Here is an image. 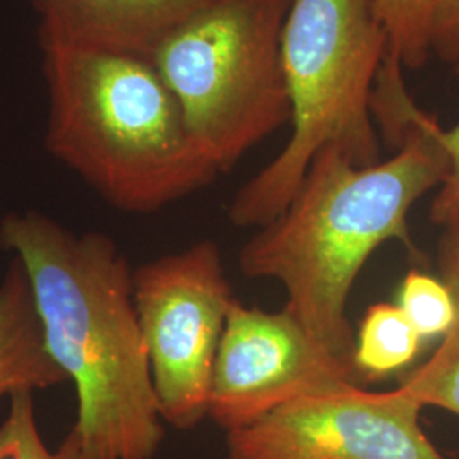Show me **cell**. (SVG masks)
I'll return each instance as SVG.
<instances>
[{
    "mask_svg": "<svg viewBox=\"0 0 459 459\" xmlns=\"http://www.w3.org/2000/svg\"><path fill=\"white\" fill-rule=\"evenodd\" d=\"M0 247L22 264L49 356L75 388L83 459L155 458L164 419L125 254L34 210L0 218Z\"/></svg>",
    "mask_w": 459,
    "mask_h": 459,
    "instance_id": "1",
    "label": "cell"
},
{
    "mask_svg": "<svg viewBox=\"0 0 459 459\" xmlns=\"http://www.w3.org/2000/svg\"><path fill=\"white\" fill-rule=\"evenodd\" d=\"M439 130L422 111L394 157L371 165L356 164L335 145L322 148L288 208L240 252L244 276L278 281L284 308L352 371L349 296L377 247L400 242L415 252L409 214L420 197L441 187L449 167Z\"/></svg>",
    "mask_w": 459,
    "mask_h": 459,
    "instance_id": "2",
    "label": "cell"
},
{
    "mask_svg": "<svg viewBox=\"0 0 459 459\" xmlns=\"http://www.w3.org/2000/svg\"><path fill=\"white\" fill-rule=\"evenodd\" d=\"M45 147L108 204L153 213L220 176L152 60L41 19Z\"/></svg>",
    "mask_w": 459,
    "mask_h": 459,
    "instance_id": "3",
    "label": "cell"
},
{
    "mask_svg": "<svg viewBox=\"0 0 459 459\" xmlns=\"http://www.w3.org/2000/svg\"><path fill=\"white\" fill-rule=\"evenodd\" d=\"M388 55L377 0H290L281 60L293 132L233 197L235 227L261 229L276 220L322 148H342L358 165L379 162L373 96Z\"/></svg>",
    "mask_w": 459,
    "mask_h": 459,
    "instance_id": "4",
    "label": "cell"
},
{
    "mask_svg": "<svg viewBox=\"0 0 459 459\" xmlns=\"http://www.w3.org/2000/svg\"><path fill=\"white\" fill-rule=\"evenodd\" d=\"M288 5L220 0L182 22L150 56L220 174L291 121L281 60Z\"/></svg>",
    "mask_w": 459,
    "mask_h": 459,
    "instance_id": "5",
    "label": "cell"
},
{
    "mask_svg": "<svg viewBox=\"0 0 459 459\" xmlns=\"http://www.w3.org/2000/svg\"><path fill=\"white\" fill-rule=\"evenodd\" d=\"M133 298L160 415L193 429L208 417L216 354L237 301L220 247L203 240L142 264Z\"/></svg>",
    "mask_w": 459,
    "mask_h": 459,
    "instance_id": "6",
    "label": "cell"
},
{
    "mask_svg": "<svg viewBox=\"0 0 459 459\" xmlns=\"http://www.w3.org/2000/svg\"><path fill=\"white\" fill-rule=\"evenodd\" d=\"M400 388L344 381L303 394L227 432V459H446Z\"/></svg>",
    "mask_w": 459,
    "mask_h": 459,
    "instance_id": "7",
    "label": "cell"
},
{
    "mask_svg": "<svg viewBox=\"0 0 459 459\" xmlns=\"http://www.w3.org/2000/svg\"><path fill=\"white\" fill-rule=\"evenodd\" d=\"M344 381L359 379L293 313L248 308L237 299L216 354L208 417L230 432L303 394Z\"/></svg>",
    "mask_w": 459,
    "mask_h": 459,
    "instance_id": "8",
    "label": "cell"
},
{
    "mask_svg": "<svg viewBox=\"0 0 459 459\" xmlns=\"http://www.w3.org/2000/svg\"><path fill=\"white\" fill-rule=\"evenodd\" d=\"M220 0H34L41 19L113 48L152 56L182 22Z\"/></svg>",
    "mask_w": 459,
    "mask_h": 459,
    "instance_id": "9",
    "label": "cell"
},
{
    "mask_svg": "<svg viewBox=\"0 0 459 459\" xmlns=\"http://www.w3.org/2000/svg\"><path fill=\"white\" fill-rule=\"evenodd\" d=\"M65 381L45 345L24 267L13 257L0 279V402Z\"/></svg>",
    "mask_w": 459,
    "mask_h": 459,
    "instance_id": "10",
    "label": "cell"
},
{
    "mask_svg": "<svg viewBox=\"0 0 459 459\" xmlns=\"http://www.w3.org/2000/svg\"><path fill=\"white\" fill-rule=\"evenodd\" d=\"M424 342L396 303L373 305L356 333L354 371L358 379L377 381L407 369Z\"/></svg>",
    "mask_w": 459,
    "mask_h": 459,
    "instance_id": "11",
    "label": "cell"
},
{
    "mask_svg": "<svg viewBox=\"0 0 459 459\" xmlns=\"http://www.w3.org/2000/svg\"><path fill=\"white\" fill-rule=\"evenodd\" d=\"M398 388L422 409L437 407L459 417V315L436 352Z\"/></svg>",
    "mask_w": 459,
    "mask_h": 459,
    "instance_id": "12",
    "label": "cell"
},
{
    "mask_svg": "<svg viewBox=\"0 0 459 459\" xmlns=\"http://www.w3.org/2000/svg\"><path fill=\"white\" fill-rule=\"evenodd\" d=\"M396 305L424 341L444 339L458 320L455 298L443 279L415 269L402 281Z\"/></svg>",
    "mask_w": 459,
    "mask_h": 459,
    "instance_id": "13",
    "label": "cell"
},
{
    "mask_svg": "<svg viewBox=\"0 0 459 459\" xmlns=\"http://www.w3.org/2000/svg\"><path fill=\"white\" fill-rule=\"evenodd\" d=\"M33 394L21 392L9 400V411L0 424V459H83L70 430L55 451L49 449L38 427Z\"/></svg>",
    "mask_w": 459,
    "mask_h": 459,
    "instance_id": "14",
    "label": "cell"
},
{
    "mask_svg": "<svg viewBox=\"0 0 459 459\" xmlns=\"http://www.w3.org/2000/svg\"><path fill=\"white\" fill-rule=\"evenodd\" d=\"M390 38L388 58L411 70L426 65L430 56L427 0H377Z\"/></svg>",
    "mask_w": 459,
    "mask_h": 459,
    "instance_id": "15",
    "label": "cell"
},
{
    "mask_svg": "<svg viewBox=\"0 0 459 459\" xmlns=\"http://www.w3.org/2000/svg\"><path fill=\"white\" fill-rule=\"evenodd\" d=\"M430 53L459 66V0H427Z\"/></svg>",
    "mask_w": 459,
    "mask_h": 459,
    "instance_id": "16",
    "label": "cell"
},
{
    "mask_svg": "<svg viewBox=\"0 0 459 459\" xmlns=\"http://www.w3.org/2000/svg\"><path fill=\"white\" fill-rule=\"evenodd\" d=\"M459 77V66H458ZM439 142L447 157V176L444 179L437 196L432 201L430 220L436 225L444 221L459 208V121L451 130H439Z\"/></svg>",
    "mask_w": 459,
    "mask_h": 459,
    "instance_id": "17",
    "label": "cell"
},
{
    "mask_svg": "<svg viewBox=\"0 0 459 459\" xmlns=\"http://www.w3.org/2000/svg\"><path fill=\"white\" fill-rule=\"evenodd\" d=\"M441 227L444 231L437 248V267L444 284L453 293L459 315V208Z\"/></svg>",
    "mask_w": 459,
    "mask_h": 459,
    "instance_id": "18",
    "label": "cell"
}]
</instances>
